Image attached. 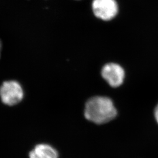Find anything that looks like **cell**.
<instances>
[{
	"instance_id": "cell-1",
	"label": "cell",
	"mask_w": 158,
	"mask_h": 158,
	"mask_svg": "<svg viewBox=\"0 0 158 158\" xmlns=\"http://www.w3.org/2000/svg\"><path fill=\"white\" fill-rule=\"evenodd\" d=\"M84 113L87 120L97 124H103L115 118L117 111L110 98L96 96L86 102Z\"/></svg>"
},
{
	"instance_id": "cell-2",
	"label": "cell",
	"mask_w": 158,
	"mask_h": 158,
	"mask_svg": "<svg viewBox=\"0 0 158 158\" xmlns=\"http://www.w3.org/2000/svg\"><path fill=\"white\" fill-rule=\"evenodd\" d=\"M23 87L15 80L6 81L0 87L1 100L6 106L17 105L23 100Z\"/></svg>"
},
{
	"instance_id": "cell-3",
	"label": "cell",
	"mask_w": 158,
	"mask_h": 158,
	"mask_svg": "<svg viewBox=\"0 0 158 158\" xmlns=\"http://www.w3.org/2000/svg\"><path fill=\"white\" fill-rule=\"evenodd\" d=\"M92 10L98 18L110 21L117 15L118 6L115 0H93Z\"/></svg>"
},
{
	"instance_id": "cell-4",
	"label": "cell",
	"mask_w": 158,
	"mask_h": 158,
	"mask_svg": "<svg viewBox=\"0 0 158 158\" xmlns=\"http://www.w3.org/2000/svg\"><path fill=\"white\" fill-rule=\"evenodd\" d=\"M102 77L110 85L118 87L124 82L125 72L119 64L110 63L105 64L102 70Z\"/></svg>"
},
{
	"instance_id": "cell-5",
	"label": "cell",
	"mask_w": 158,
	"mask_h": 158,
	"mask_svg": "<svg viewBox=\"0 0 158 158\" xmlns=\"http://www.w3.org/2000/svg\"><path fill=\"white\" fill-rule=\"evenodd\" d=\"M29 158H59L56 150L50 145L40 143L36 145L29 154Z\"/></svg>"
},
{
	"instance_id": "cell-6",
	"label": "cell",
	"mask_w": 158,
	"mask_h": 158,
	"mask_svg": "<svg viewBox=\"0 0 158 158\" xmlns=\"http://www.w3.org/2000/svg\"><path fill=\"white\" fill-rule=\"evenodd\" d=\"M154 114H155V119H156V121H157L158 124V105L156 106V108H155Z\"/></svg>"
},
{
	"instance_id": "cell-7",
	"label": "cell",
	"mask_w": 158,
	"mask_h": 158,
	"mask_svg": "<svg viewBox=\"0 0 158 158\" xmlns=\"http://www.w3.org/2000/svg\"><path fill=\"white\" fill-rule=\"evenodd\" d=\"M1 50H2V43L0 40V57H1Z\"/></svg>"
}]
</instances>
